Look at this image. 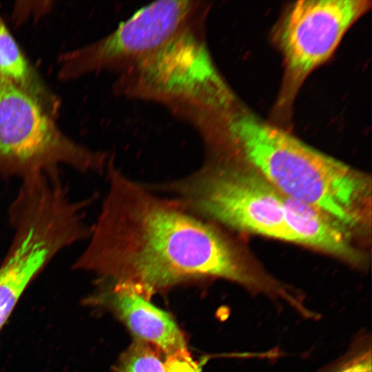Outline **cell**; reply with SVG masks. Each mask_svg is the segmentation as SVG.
<instances>
[{
    "label": "cell",
    "instance_id": "1",
    "mask_svg": "<svg viewBox=\"0 0 372 372\" xmlns=\"http://www.w3.org/2000/svg\"><path fill=\"white\" fill-rule=\"evenodd\" d=\"M112 160L106 196L74 269L132 285L145 294L205 278L272 293L273 278L249 262L214 223L174 198L152 193L124 176Z\"/></svg>",
    "mask_w": 372,
    "mask_h": 372
},
{
    "label": "cell",
    "instance_id": "2",
    "mask_svg": "<svg viewBox=\"0 0 372 372\" xmlns=\"http://www.w3.org/2000/svg\"><path fill=\"white\" fill-rule=\"evenodd\" d=\"M214 123L209 148L216 157L247 163L282 194L320 209L355 235L366 234L370 176L231 104Z\"/></svg>",
    "mask_w": 372,
    "mask_h": 372
},
{
    "label": "cell",
    "instance_id": "3",
    "mask_svg": "<svg viewBox=\"0 0 372 372\" xmlns=\"http://www.w3.org/2000/svg\"><path fill=\"white\" fill-rule=\"evenodd\" d=\"M165 188L187 209L205 220L299 244L286 222L282 194L245 163L208 160Z\"/></svg>",
    "mask_w": 372,
    "mask_h": 372
},
{
    "label": "cell",
    "instance_id": "4",
    "mask_svg": "<svg viewBox=\"0 0 372 372\" xmlns=\"http://www.w3.org/2000/svg\"><path fill=\"white\" fill-rule=\"evenodd\" d=\"M37 101L0 76V177L29 176L67 165L103 172L111 158L68 137Z\"/></svg>",
    "mask_w": 372,
    "mask_h": 372
},
{
    "label": "cell",
    "instance_id": "5",
    "mask_svg": "<svg viewBox=\"0 0 372 372\" xmlns=\"http://www.w3.org/2000/svg\"><path fill=\"white\" fill-rule=\"evenodd\" d=\"M118 87L156 100L190 119L207 111L227 90L195 29L123 72Z\"/></svg>",
    "mask_w": 372,
    "mask_h": 372
},
{
    "label": "cell",
    "instance_id": "6",
    "mask_svg": "<svg viewBox=\"0 0 372 372\" xmlns=\"http://www.w3.org/2000/svg\"><path fill=\"white\" fill-rule=\"evenodd\" d=\"M201 2L160 1L136 12L113 32L58 58V79L69 81L103 70L132 67L195 28Z\"/></svg>",
    "mask_w": 372,
    "mask_h": 372
},
{
    "label": "cell",
    "instance_id": "7",
    "mask_svg": "<svg viewBox=\"0 0 372 372\" xmlns=\"http://www.w3.org/2000/svg\"><path fill=\"white\" fill-rule=\"evenodd\" d=\"M371 6L367 0H301L287 12L280 30L285 65V93L293 95L326 61L349 28Z\"/></svg>",
    "mask_w": 372,
    "mask_h": 372
},
{
    "label": "cell",
    "instance_id": "8",
    "mask_svg": "<svg viewBox=\"0 0 372 372\" xmlns=\"http://www.w3.org/2000/svg\"><path fill=\"white\" fill-rule=\"evenodd\" d=\"M135 286L116 282L109 293L110 302L130 331L167 355L186 349L183 335L166 311L151 303Z\"/></svg>",
    "mask_w": 372,
    "mask_h": 372
},
{
    "label": "cell",
    "instance_id": "9",
    "mask_svg": "<svg viewBox=\"0 0 372 372\" xmlns=\"http://www.w3.org/2000/svg\"><path fill=\"white\" fill-rule=\"evenodd\" d=\"M286 222L299 244L316 248L353 265H362L363 254L355 234L320 209L282 194Z\"/></svg>",
    "mask_w": 372,
    "mask_h": 372
},
{
    "label": "cell",
    "instance_id": "10",
    "mask_svg": "<svg viewBox=\"0 0 372 372\" xmlns=\"http://www.w3.org/2000/svg\"><path fill=\"white\" fill-rule=\"evenodd\" d=\"M0 76L37 101L56 119L61 107L59 96L31 63L0 14Z\"/></svg>",
    "mask_w": 372,
    "mask_h": 372
},
{
    "label": "cell",
    "instance_id": "11",
    "mask_svg": "<svg viewBox=\"0 0 372 372\" xmlns=\"http://www.w3.org/2000/svg\"><path fill=\"white\" fill-rule=\"evenodd\" d=\"M36 277L27 266L14 261L0 265V330L10 317L22 293Z\"/></svg>",
    "mask_w": 372,
    "mask_h": 372
},
{
    "label": "cell",
    "instance_id": "12",
    "mask_svg": "<svg viewBox=\"0 0 372 372\" xmlns=\"http://www.w3.org/2000/svg\"><path fill=\"white\" fill-rule=\"evenodd\" d=\"M371 342L366 334L358 337L349 350L324 372H371Z\"/></svg>",
    "mask_w": 372,
    "mask_h": 372
},
{
    "label": "cell",
    "instance_id": "13",
    "mask_svg": "<svg viewBox=\"0 0 372 372\" xmlns=\"http://www.w3.org/2000/svg\"><path fill=\"white\" fill-rule=\"evenodd\" d=\"M120 372H165V365L153 349L138 344L124 360Z\"/></svg>",
    "mask_w": 372,
    "mask_h": 372
},
{
    "label": "cell",
    "instance_id": "14",
    "mask_svg": "<svg viewBox=\"0 0 372 372\" xmlns=\"http://www.w3.org/2000/svg\"><path fill=\"white\" fill-rule=\"evenodd\" d=\"M165 365V372H200L186 349L167 355Z\"/></svg>",
    "mask_w": 372,
    "mask_h": 372
}]
</instances>
